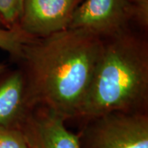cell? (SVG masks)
<instances>
[{
	"label": "cell",
	"mask_w": 148,
	"mask_h": 148,
	"mask_svg": "<svg viewBox=\"0 0 148 148\" xmlns=\"http://www.w3.org/2000/svg\"><path fill=\"white\" fill-rule=\"evenodd\" d=\"M102 44V39L90 32L69 28L25 43L16 61L32 109H48L65 121L78 119Z\"/></svg>",
	"instance_id": "cell-1"
},
{
	"label": "cell",
	"mask_w": 148,
	"mask_h": 148,
	"mask_svg": "<svg viewBox=\"0 0 148 148\" xmlns=\"http://www.w3.org/2000/svg\"><path fill=\"white\" fill-rule=\"evenodd\" d=\"M102 41L78 119L85 120L113 111L148 112L147 28H131Z\"/></svg>",
	"instance_id": "cell-2"
},
{
	"label": "cell",
	"mask_w": 148,
	"mask_h": 148,
	"mask_svg": "<svg viewBox=\"0 0 148 148\" xmlns=\"http://www.w3.org/2000/svg\"><path fill=\"white\" fill-rule=\"evenodd\" d=\"M83 122L82 148H148V112L113 111Z\"/></svg>",
	"instance_id": "cell-3"
},
{
	"label": "cell",
	"mask_w": 148,
	"mask_h": 148,
	"mask_svg": "<svg viewBox=\"0 0 148 148\" xmlns=\"http://www.w3.org/2000/svg\"><path fill=\"white\" fill-rule=\"evenodd\" d=\"M134 27H148V5L129 0H83L74 12L69 29H81L101 39Z\"/></svg>",
	"instance_id": "cell-4"
},
{
	"label": "cell",
	"mask_w": 148,
	"mask_h": 148,
	"mask_svg": "<svg viewBox=\"0 0 148 148\" xmlns=\"http://www.w3.org/2000/svg\"><path fill=\"white\" fill-rule=\"evenodd\" d=\"M83 0H24L18 29L32 38H43L69 28Z\"/></svg>",
	"instance_id": "cell-5"
},
{
	"label": "cell",
	"mask_w": 148,
	"mask_h": 148,
	"mask_svg": "<svg viewBox=\"0 0 148 148\" xmlns=\"http://www.w3.org/2000/svg\"><path fill=\"white\" fill-rule=\"evenodd\" d=\"M53 111L34 107L20 127L29 148H82L77 134Z\"/></svg>",
	"instance_id": "cell-6"
},
{
	"label": "cell",
	"mask_w": 148,
	"mask_h": 148,
	"mask_svg": "<svg viewBox=\"0 0 148 148\" xmlns=\"http://www.w3.org/2000/svg\"><path fill=\"white\" fill-rule=\"evenodd\" d=\"M32 110L21 69L0 74V127L20 128Z\"/></svg>",
	"instance_id": "cell-7"
},
{
	"label": "cell",
	"mask_w": 148,
	"mask_h": 148,
	"mask_svg": "<svg viewBox=\"0 0 148 148\" xmlns=\"http://www.w3.org/2000/svg\"><path fill=\"white\" fill-rule=\"evenodd\" d=\"M31 39L32 37L29 36L18 28H0V49L8 52L15 60L21 53L23 45Z\"/></svg>",
	"instance_id": "cell-8"
},
{
	"label": "cell",
	"mask_w": 148,
	"mask_h": 148,
	"mask_svg": "<svg viewBox=\"0 0 148 148\" xmlns=\"http://www.w3.org/2000/svg\"><path fill=\"white\" fill-rule=\"evenodd\" d=\"M24 0H0V19L6 29L18 28Z\"/></svg>",
	"instance_id": "cell-9"
},
{
	"label": "cell",
	"mask_w": 148,
	"mask_h": 148,
	"mask_svg": "<svg viewBox=\"0 0 148 148\" xmlns=\"http://www.w3.org/2000/svg\"><path fill=\"white\" fill-rule=\"evenodd\" d=\"M0 148H29L24 133L18 127H0Z\"/></svg>",
	"instance_id": "cell-10"
},
{
	"label": "cell",
	"mask_w": 148,
	"mask_h": 148,
	"mask_svg": "<svg viewBox=\"0 0 148 148\" xmlns=\"http://www.w3.org/2000/svg\"><path fill=\"white\" fill-rule=\"evenodd\" d=\"M133 3H137L140 5H148V0H129Z\"/></svg>",
	"instance_id": "cell-11"
},
{
	"label": "cell",
	"mask_w": 148,
	"mask_h": 148,
	"mask_svg": "<svg viewBox=\"0 0 148 148\" xmlns=\"http://www.w3.org/2000/svg\"><path fill=\"white\" fill-rule=\"evenodd\" d=\"M8 69V66L6 65V64H1L0 63V74L3 73V72H5L6 70Z\"/></svg>",
	"instance_id": "cell-12"
},
{
	"label": "cell",
	"mask_w": 148,
	"mask_h": 148,
	"mask_svg": "<svg viewBox=\"0 0 148 148\" xmlns=\"http://www.w3.org/2000/svg\"><path fill=\"white\" fill-rule=\"evenodd\" d=\"M0 28H4V27H3V23H2V21H1V19H0Z\"/></svg>",
	"instance_id": "cell-13"
}]
</instances>
